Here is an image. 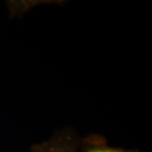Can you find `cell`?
I'll return each mask as SVG.
<instances>
[{"label":"cell","mask_w":152,"mask_h":152,"mask_svg":"<svg viewBox=\"0 0 152 152\" xmlns=\"http://www.w3.org/2000/svg\"><path fill=\"white\" fill-rule=\"evenodd\" d=\"M80 152H140L139 150H127L110 146L107 139L97 134H92L82 138L80 147Z\"/></svg>","instance_id":"7a4b0ae2"},{"label":"cell","mask_w":152,"mask_h":152,"mask_svg":"<svg viewBox=\"0 0 152 152\" xmlns=\"http://www.w3.org/2000/svg\"><path fill=\"white\" fill-rule=\"evenodd\" d=\"M81 140L75 128L64 127L48 140L32 145L30 152H80Z\"/></svg>","instance_id":"6da1fadb"}]
</instances>
